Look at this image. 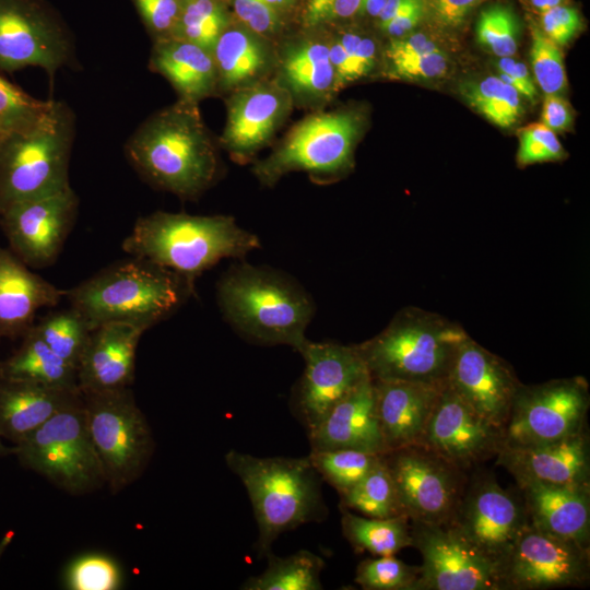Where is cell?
<instances>
[{
  "mask_svg": "<svg viewBox=\"0 0 590 590\" xmlns=\"http://www.w3.org/2000/svg\"><path fill=\"white\" fill-rule=\"evenodd\" d=\"M359 7L361 0H307L303 23L308 28H318L353 16Z\"/></svg>",
  "mask_w": 590,
  "mask_h": 590,
  "instance_id": "49",
  "label": "cell"
},
{
  "mask_svg": "<svg viewBox=\"0 0 590 590\" xmlns=\"http://www.w3.org/2000/svg\"><path fill=\"white\" fill-rule=\"evenodd\" d=\"M225 462L244 484L258 526L257 553L264 557L285 531L327 517L321 477L308 456L261 458L229 450Z\"/></svg>",
  "mask_w": 590,
  "mask_h": 590,
  "instance_id": "4",
  "label": "cell"
},
{
  "mask_svg": "<svg viewBox=\"0 0 590 590\" xmlns=\"http://www.w3.org/2000/svg\"><path fill=\"white\" fill-rule=\"evenodd\" d=\"M380 455L352 449L310 451L308 458L319 476L340 494L357 484Z\"/></svg>",
  "mask_w": 590,
  "mask_h": 590,
  "instance_id": "39",
  "label": "cell"
},
{
  "mask_svg": "<svg viewBox=\"0 0 590 590\" xmlns=\"http://www.w3.org/2000/svg\"><path fill=\"white\" fill-rule=\"evenodd\" d=\"M497 565L528 523L521 493L500 486L489 473L469 479L447 521Z\"/></svg>",
  "mask_w": 590,
  "mask_h": 590,
  "instance_id": "15",
  "label": "cell"
},
{
  "mask_svg": "<svg viewBox=\"0 0 590 590\" xmlns=\"http://www.w3.org/2000/svg\"><path fill=\"white\" fill-rule=\"evenodd\" d=\"M87 429L106 485L117 494L145 471L154 438L131 389L82 393Z\"/></svg>",
  "mask_w": 590,
  "mask_h": 590,
  "instance_id": "10",
  "label": "cell"
},
{
  "mask_svg": "<svg viewBox=\"0 0 590 590\" xmlns=\"http://www.w3.org/2000/svg\"><path fill=\"white\" fill-rule=\"evenodd\" d=\"M51 102L28 95L0 75V138L35 125L48 111Z\"/></svg>",
  "mask_w": 590,
  "mask_h": 590,
  "instance_id": "41",
  "label": "cell"
},
{
  "mask_svg": "<svg viewBox=\"0 0 590 590\" xmlns=\"http://www.w3.org/2000/svg\"><path fill=\"white\" fill-rule=\"evenodd\" d=\"M342 509L371 518L405 516L394 483L381 458L352 488L340 494Z\"/></svg>",
  "mask_w": 590,
  "mask_h": 590,
  "instance_id": "35",
  "label": "cell"
},
{
  "mask_svg": "<svg viewBox=\"0 0 590 590\" xmlns=\"http://www.w3.org/2000/svg\"><path fill=\"white\" fill-rule=\"evenodd\" d=\"M217 91L232 92L269 79L276 68L278 50L271 40L243 25L228 26L212 52Z\"/></svg>",
  "mask_w": 590,
  "mask_h": 590,
  "instance_id": "30",
  "label": "cell"
},
{
  "mask_svg": "<svg viewBox=\"0 0 590 590\" xmlns=\"http://www.w3.org/2000/svg\"><path fill=\"white\" fill-rule=\"evenodd\" d=\"M589 551L528 521L498 564L500 590L585 587L590 577Z\"/></svg>",
  "mask_w": 590,
  "mask_h": 590,
  "instance_id": "13",
  "label": "cell"
},
{
  "mask_svg": "<svg viewBox=\"0 0 590 590\" xmlns=\"http://www.w3.org/2000/svg\"><path fill=\"white\" fill-rule=\"evenodd\" d=\"M376 411L387 451L417 445L446 384L373 379Z\"/></svg>",
  "mask_w": 590,
  "mask_h": 590,
  "instance_id": "24",
  "label": "cell"
},
{
  "mask_svg": "<svg viewBox=\"0 0 590 590\" xmlns=\"http://www.w3.org/2000/svg\"><path fill=\"white\" fill-rule=\"evenodd\" d=\"M462 93L473 108L502 128H509L521 115L519 93L499 76L470 83Z\"/></svg>",
  "mask_w": 590,
  "mask_h": 590,
  "instance_id": "38",
  "label": "cell"
},
{
  "mask_svg": "<svg viewBox=\"0 0 590 590\" xmlns=\"http://www.w3.org/2000/svg\"><path fill=\"white\" fill-rule=\"evenodd\" d=\"M587 430L540 445L503 447L496 463L524 483L590 484V447Z\"/></svg>",
  "mask_w": 590,
  "mask_h": 590,
  "instance_id": "22",
  "label": "cell"
},
{
  "mask_svg": "<svg viewBox=\"0 0 590 590\" xmlns=\"http://www.w3.org/2000/svg\"><path fill=\"white\" fill-rule=\"evenodd\" d=\"M13 447L23 467L71 495L106 484L87 429L82 393Z\"/></svg>",
  "mask_w": 590,
  "mask_h": 590,
  "instance_id": "8",
  "label": "cell"
},
{
  "mask_svg": "<svg viewBox=\"0 0 590 590\" xmlns=\"http://www.w3.org/2000/svg\"><path fill=\"white\" fill-rule=\"evenodd\" d=\"M219 307L245 340L261 345H288L297 352L307 342L306 329L315 304L293 278L269 267L240 262L220 279Z\"/></svg>",
  "mask_w": 590,
  "mask_h": 590,
  "instance_id": "2",
  "label": "cell"
},
{
  "mask_svg": "<svg viewBox=\"0 0 590 590\" xmlns=\"http://www.w3.org/2000/svg\"><path fill=\"white\" fill-rule=\"evenodd\" d=\"M232 5L240 25L269 40L283 30V13L260 0H232Z\"/></svg>",
  "mask_w": 590,
  "mask_h": 590,
  "instance_id": "46",
  "label": "cell"
},
{
  "mask_svg": "<svg viewBox=\"0 0 590 590\" xmlns=\"http://www.w3.org/2000/svg\"><path fill=\"white\" fill-rule=\"evenodd\" d=\"M341 528L344 538L357 553L388 556L412 546L411 521L403 515L371 518L343 509Z\"/></svg>",
  "mask_w": 590,
  "mask_h": 590,
  "instance_id": "33",
  "label": "cell"
},
{
  "mask_svg": "<svg viewBox=\"0 0 590 590\" xmlns=\"http://www.w3.org/2000/svg\"><path fill=\"white\" fill-rule=\"evenodd\" d=\"M542 123L554 132L569 128L571 114L567 103L556 94H546L543 104Z\"/></svg>",
  "mask_w": 590,
  "mask_h": 590,
  "instance_id": "56",
  "label": "cell"
},
{
  "mask_svg": "<svg viewBox=\"0 0 590 590\" xmlns=\"http://www.w3.org/2000/svg\"><path fill=\"white\" fill-rule=\"evenodd\" d=\"M64 292L32 272L13 251L0 247V337L23 335L36 312L59 303Z\"/></svg>",
  "mask_w": 590,
  "mask_h": 590,
  "instance_id": "27",
  "label": "cell"
},
{
  "mask_svg": "<svg viewBox=\"0 0 590 590\" xmlns=\"http://www.w3.org/2000/svg\"><path fill=\"white\" fill-rule=\"evenodd\" d=\"M268 566L258 576L249 577L241 586L244 590H320L323 558L300 550L285 557L267 555Z\"/></svg>",
  "mask_w": 590,
  "mask_h": 590,
  "instance_id": "34",
  "label": "cell"
},
{
  "mask_svg": "<svg viewBox=\"0 0 590 590\" xmlns=\"http://www.w3.org/2000/svg\"><path fill=\"white\" fill-rule=\"evenodd\" d=\"M14 534H15L14 531L10 530L0 540V558L2 557L4 552L7 551V548L11 544V542L13 541Z\"/></svg>",
  "mask_w": 590,
  "mask_h": 590,
  "instance_id": "60",
  "label": "cell"
},
{
  "mask_svg": "<svg viewBox=\"0 0 590 590\" xmlns=\"http://www.w3.org/2000/svg\"><path fill=\"white\" fill-rule=\"evenodd\" d=\"M413 0H386V3L377 16L379 20V24H382L390 19H392L396 14H398L403 8H405L408 4H410Z\"/></svg>",
  "mask_w": 590,
  "mask_h": 590,
  "instance_id": "57",
  "label": "cell"
},
{
  "mask_svg": "<svg viewBox=\"0 0 590 590\" xmlns=\"http://www.w3.org/2000/svg\"><path fill=\"white\" fill-rule=\"evenodd\" d=\"M518 22L514 12L504 5L484 10L476 26L477 39L498 57H511L518 48Z\"/></svg>",
  "mask_w": 590,
  "mask_h": 590,
  "instance_id": "43",
  "label": "cell"
},
{
  "mask_svg": "<svg viewBox=\"0 0 590 590\" xmlns=\"http://www.w3.org/2000/svg\"><path fill=\"white\" fill-rule=\"evenodd\" d=\"M80 396V390L0 379V436L21 442Z\"/></svg>",
  "mask_w": 590,
  "mask_h": 590,
  "instance_id": "29",
  "label": "cell"
},
{
  "mask_svg": "<svg viewBox=\"0 0 590 590\" xmlns=\"http://www.w3.org/2000/svg\"><path fill=\"white\" fill-rule=\"evenodd\" d=\"M0 379L25 380L54 388L80 390L76 368L59 357L33 326L23 334L21 346L1 362Z\"/></svg>",
  "mask_w": 590,
  "mask_h": 590,
  "instance_id": "32",
  "label": "cell"
},
{
  "mask_svg": "<svg viewBox=\"0 0 590 590\" xmlns=\"http://www.w3.org/2000/svg\"><path fill=\"white\" fill-rule=\"evenodd\" d=\"M420 566L408 565L393 555L361 562L355 582L365 590H413Z\"/></svg>",
  "mask_w": 590,
  "mask_h": 590,
  "instance_id": "42",
  "label": "cell"
},
{
  "mask_svg": "<svg viewBox=\"0 0 590 590\" xmlns=\"http://www.w3.org/2000/svg\"><path fill=\"white\" fill-rule=\"evenodd\" d=\"M11 453H14V447L4 446L2 441V437L0 436V458L5 457Z\"/></svg>",
  "mask_w": 590,
  "mask_h": 590,
  "instance_id": "61",
  "label": "cell"
},
{
  "mask_svg": "<svg viewBox=\"0 0 590 590\" xmlns=\"http://www.w3.org/2000/svg\"><path fill=\"white\" fill-rule=\"evenodd\" d=\"M385 3L386 0H361L358 13H366L371 16H378Z\"/></svg>",
  "mask_w": 590,
  "mask_h": 590,
  "instance_id": "58",
  "label": "cell"
},
{
  "mask_svg": "<svg viewBox=\"0 0 590 590\" xmlns=\"http://www.w3.org/2000/svg\"><path fill=\"white\" fill-rule=\"evenodd\" d=\"M362 116L354 109L319 111L297 122L252 173L266 186H273L291 172H306L312 178L329 179L352 165L354 146L362 130Z\"/></svg>",
  "mask_w": 590,
  "mask_h": 590,
  "instance_id": "9",
  "label": "cell"
},
{
  "mask_svg": "<svg viewBox=\"0 0 590 590\" xmlns=\"http://www.w3.org/2000/svg\"><path fill=\"white\" fill-rule=\"evenodd\" d=\"M307 436L310 451L352 449L374 455L387 452L371 377L342 399Z\"/></svg>",
  "mask_w": 590,
  "mask_h": 590,
  "instance_id": "25",
  "label": "cell"
},
{
  "mask_svg": "<svg viewBox=\"0 0 590 590\" xmlns=\"http://www.w3.org/2000/svg\"><path fill=\"white\" fill-rule=\"evenodd\" d=\"M403 514L411 521L447 522L468 482L465 471L422 445L381 455Z\"/></svg>",
  "mask_w": 590,
  "mask_h": 590,
  "instance_id": "12",
  "label": "cell"
},
{
  "mask_svg": "<svg viewBox=\"0 0 590 590\" xmlns=\"http://www.w3.org/2000/svg\"><path fill=\"white\" fill-rule=\"evenodd\" d=\"M74 116L54 101L32 127L0 138V213L10 204L69 186Z\"/></svg>",
  "mask_w": 590,
  "mask_h": 590,
  "instance_id": "7",
  "label": "cell"
},
{
  "mask_svg": "<svg viewBox=\"0 0 590 590\" xmlns=\"http://www.w3.org/2000/svg\"><path fill=\"white\" fill-rule=\"evenodd\" d=\"M145 330L118 321L94 328L78 365L81 393L128 388L134 379L137 347Z\"/></svg>",
  "mask_w": 590,
  "mask_h": 590,
  "instance_id": "23",
  "label": "cell"
},
{
  "mask_svg": "<svg viewBox=\"0 0 590 590\" xmlns=\"http://www.w3.org/2000/svg\"><path fill=\"white\" fill-rule=\"evenodd\" d=\"M390 73L402 79H432L447 70V57L440 50L389 62Z\"/></svg>",
  "mask_w": 590,
  "mask_h": 590,
  "instance_id": "50",
  "label": "cell"
},
{
  "mask_svg": "<svg viewBox=\"0 0 590 590\" xmlns=\"http://www.w3.org/2000/svg\"><path fill=\"white\" fill-rule=\"evenodd\" d=\"M192 287L176 273L134 258L64 292L91 329L107 322L152 327L170 315Z\"/></svg>",
  "mask_w": 590,
  "mask_h": 590,
  "instance_id": "5",
  "label": "cell"
},
{
  "mask_svg": "<svg viewBox=\"0 0 590 590\" xmlns=\"http://www.w3.org/2000/svg\"><path fill=\"white\" fill-rule=\"evenodd\" d=\"M63 582L70 590H117L122 586L123 575L118 563L111 557L88 553L68 565Z\"/></svg>",
  "mask_w": 590,
  "mask_h": 590,
  "instance_id": "40",
  "label": "cell"
},
{
  "mask_svg": "<svg viewBox=\"0 0 590 590\" xmlns=\"http://www.w3.org/2000/svg\"><path fill=\"white\" fill-rule=\"evenodd\" d=\"M503 440V429L482 418L446 382L418 445L467 471L496 457Z\"/></svg>",
  "mask_w": 590,
  "mask_h": 590,
  "instance_id": "19",
  "label": "cell"
},
{
  "mask_svg": "<svg viewBox=\"0 0 590 590\" xmlns=\"http://www.w3.org/2000/svg\"><path fill=\"white\" fill-rule=\"evenodd\" d=\"M446 382L482 418L503 430L522 385L507 362L470 337L456 351Z\"/></svg>",
  "mask_w": 590,
  "mask_h": 590,
  "instance_id": "20",
  "label": "cell"
},
{
  "mask_svg": "<svg viewBox=\"0 0 590 590\" xmlns=\"http://www.w3.org/2000/svg\"><path fill=\"white\" fill-rule=\"evenodd\" d=\"M232 19L221 0H180L179 16L170 37L193 43L209 52Z\"/></svg>",
  "mask_w": 590,
  "mask_h": 590,
  "instance_id": "36",
  "label": "cell"
},
{
  "mask_svg": "<svg viewBox=\"0 0 590 590\" xmlns=\"http://www.w3.org/2000/svg\"><path fill=\"white\" fill-rule=\"evenodd\" d=\"M499 70V78L516 90L519 95H522L530 99L535 101L536 90L533 80L527 69V67L510 57L500 58L496 63Z\"/></svg>",
  "mask_w": 590,
  "mask_h": 590,
  "instance_id": "52",
  "label": "cell"
},
{
  "mask_svg": "<svg viewBox=\"0 0 590 590\" xmlns=\"http://www.w3.org/2000/svg\"><path fill=\"white\" fill-rule=\"evenodd\" d=\"M293 103L290 92L276 79L232 91L226 102L222 146L237 162L250 160L270 142Z\"/></svg>",
  "mask_w": 590,
  "mask_h": 590,
  "instance_id": "21",
  "label": "cell"
},
{
  "mask_svg": "<svg viewBox=\"0 0 590 590\" xmlns=\"http://www.w3.org/2000/svg\"><path fill=\"white\" fill-rule=\"evenodd\" d=\"M126 155L148 182L182 199L201 194L219 172L216 146L198 103L179 98L135 129Z\"/></svg>",
  "mask_w": 590,
  "mask_h": 590,
  "instance_id": "1",
  "label": "cell"
},
{
  "mask_svg": "<svg viewBox=\"0 0 590 590\" xmlns=\"http://www.w3.org/2000/svg\"><path fill=\"white\" fill-rule=\"evenodd\" d=\"M149 67L172 84L179 99L199 104L217 92L212 54L188 40L177 37L154 40Z\"/></svg>",
  "mask_w": 590,
  "mask_h": 590,
  "instance_id": "31",
  "label": "cell"
},
{
  "mask_svg": "<svg viewBox=\"0 0 590 590\" xmlns=\"http://www.w3.org/2000/svg\"><path fill=\"white\" fill-rule=\"evenodd\" d=\"M68 32L39 0H0V70L43 68L52 81L70 63Z\"/></svg>",
  "mask_w": 590,
  "mask_h": 590,
  "instance_id": "16",
  "label": "cell"
},
{
  "mask_svg": "<svg viewBox=\"0 0 590 590\" xmlns=\"http://www.w3.org/2000/svg\"><path fill=\"white\" fill-rule=\"evenodd\" d=\"M341 49L350 81L367 75L376 61V45L369 37L346 32L332 37Z\"/></svg>",
  "mask_w": 590,
  "mask_h": 590,
  "instance_id": "47",
  "label": "cell"
},
{
  "mask_svg": "<svg viewBox=\"0 0 590 590\" xmlns=\"http://www.w3.org/2000/svg\"><path fill=\"white\" fill-rule=\"evenodd\" d=\"M465 330L435 312L406 307L374 338L355 344L371 379L442 382Z\"/></svg>",
  "mask_w": 590,
  "mask_h": 590,
  "instance_id": "6",
  "label": "cell"
},
{
  "mask_svg": "<svg viewBox=\"0 0 590 590\" xmlns=\"http://www.w3.org/2000/svg\"><path fill=\"white\" fill-rule=\"evenodd\" d=\"M479 0H430L435 21L445 27H457L467 19Z\"/></svg>",
  "mask_w": 590,
  "mask_h": 590,
  "instance_id": "53",
  "label": "cell"
},
{
  "mask_svg": "<svg viewBox=\"0 0 590 590\" xmlns=\"http://www.w3.org/2000/svg\"><path fill=\"white\" fill-rule=\"evenodd\" d=\"M411 536L423 558L413 590H500L497 565L449 522L411 521Z\"/></svg>",
  "mask_w": 590,
  "mask_h": 590,
  "instance_id": "14",
  "label": "cell"
},
{
  "mask_svg": "<svg viewBox=\"0 0 590 590\" xmlns=\"http://www.w3.org/2000/svg\"><path fill=\"white\" fill-rule=\"evenodd\" d=\"M439 50L426 36L414 34L404 38H394L386 49L389 62Z\"/></svg>",
  "mask_w": 590,
  "mask_h": 590,
  "instance_id": "54",
  "label": "cell"
},
{
  "mask_svg": "<svg viewBox=\"0 0 590 590\" xmlns=\"http://www.w3.org/2000/svg\"><path fill=\"white\" fill-rule=\"evenodd\" d=\"M543 33L556 45L567 44L581 28V20L576 9L557 5L541 12Z\"/></svg>",
  "mask_w": 590,
  "mask_h": 590,
  "instance_id": "51",
  "label": "cell"
},
{
  "mask_svg": "<svg viewBox=\"0 0 590 590\" xmlns=\"http://www.w3.org/2000/svg\"><path fill=\"white\" fill-rule=\"evenodd\" d=\"M33 328L59 357L78 371L92 329L76 309L70 307L52 311Z\"/></svg>",
  "mask_w": 590,
  "mask_h": 590,
  "instance_id": "37",
  "label": "cell"
},
{
  "mask_svg": "<svg viewBox=\"0 0 590 590\" xmlns=\"http://www.w3.org/2000/svg\"><path fill=\"white\" fill-rule=\"evenodd\" d=\"M546 1V10L548 9H552V8H555L557 5H560V3L564 1V0H545Z\"/></svg>",
  "mask_w": 590,
  "mask_h": 590,
  "instance_id": "62",
  "label": "cell"
},
{
  "mask_svg": "<svg viewBox=\"0 0 590 590\" xmlns=\"http://www.w3.org/2000/svg\"><path fill=\"white\" fill-rule=\"evenodd\" d=\"M79 200L69 185L54 193L19 201L0 213L11 250L27 266L50 264L70 233Z\"/></svg>",
  "mask_w": 590,
  "mask_h": 590,
  "instance_id": "18",
  "label": "cell"
},
{
  "mask_svg": "<svg viewBox=\"0 0 590 590\" xmlns=\"http://www.w3.org/2000/svg\"><path fill=\"white\" fill-rule=\"evenodd\" d=\"M530 59L533 74L545 94H556L566 85L563 54L540 28L531 26Z\"/></svg>",
  "mask_w": 590,
  "mask_h": 590,
  "instance_id": "44",
  "label": "cell"
},
{
  "mask_svg": "<svg viewBox=\"0 0 590 590\" xmlns=\"http://www.w3.org/2000/svg\"><path fill=\"white\" fill-rule=\"evenodd\" d=\"M565 156L564 149L555 135L542 122L533 123L520 132V145L517 154L522 166L559 161Z\"/></svg>",
  "mask_w": 590,
  "mask_h": 590,
  "instance_id": "45",
  "label": "cell"
},
{
  "mask_svg": "<svg viewBox=\"0 0 590 590\" xmlns=\"http://www.w3.org/2000/svg\"><path fill=\"white\" fill-rule=\"evenodd\" d=\"M276 81L293 101L321 105L335 93V74L328 40L318 35H300L285 42L278 51Z\"/></svg>",
  "mask_w": 590,
  "mask_h": 590,
  "instance_id": "28",
  "label": "cell"
},
{
  "mask_svg": "<svg viewBox=\"0 0 590 590\" xmlns=\"http://www.w3.org/2000/svg\"><path fill=\"white\" fill-rule=\"evenodd\" d=\"M299 353L305 367L291 404L308 434L370 375L355 345L307 340Z\"/></svg>",
  "mask_w": 590,
  "mask_h": 590,
  "instance_id": "17",
  "label": "cell"
},
{
  "mask_svg": "<svg viewBox=\"0 0 590 590\" xmlns=\"http://www.w3.org/2000/svg\"><path fill=\"white\" fill-rule=\"evenodd\" d=\"M425 12L424 0H413L389 21L379 24L382 32L397 38L413 30Z\"/></svg>",
  "mask_w": 590,
  "mask_h": 590,
  "instance_id": "55",
  "label": "cell"
},
{
  "mask_svg": "<svg viewBox=\"0 0 590 590\" xmlns=\"http://www.w3.org/2000/svg\"><path fill=\"white\" fill-rule=\"evenodd\" d=\"M260 246L233 216L163 211L140 217L122 243L129 255L176 273L191 287L222 259H241Z\"/></svg>",
  "mask_w": 590,
  "mask_h": 590,
  "instance_id": "3",
  "label": "cell"
},
{
  "mask_svg": "<svg viewBox=\"0 0 590 590\" xmlns=\"http://www.w3.org/2000/svg\"><path fill=\"white\" fill-rule=\"evenodd\" d=\"M518 488L533 527L590 547V484L524 483Z\"/></svg>",
  "mask_w": 590,
  "mask_h": 590,
  "instance_id": "26",
  "label": "cell"
},
{
  "mask_svg": "<svg viewBox=\"0 0 590 590\" xmlns=\"http://www.w3.org/2000/svg\"><path fill=\"white\" fill-rule=\"evenodd\" d=\"M589 405V385L582 376L522 384L503 430V447L540 445L578 434L586 429Z\"/></svg>",
  "mask_w": 590,
  "mask_h": 590,
  "instance_id": "11",
  "label": "cell"
},
{
  "mask_svg": "<svg viewBox=\"0 0 590 590\" xmlns=\"http://www.w3.org/2000/svg\"><path fill=\"white\" fill-rule=\"evenodd\" d=\"M260 1L274 8L275 10L280 11L283 14L290 11L296 2V0H260Z\"/></svg>",
  "mask_w": 590,
  "mask_h": 590,
  "instance_id": "59",
  "label": "cell"
},
{
  "mask_svg": "<svg viewBox=\"0 0 590 590\" xmlns=\"http://www.w3.org/2000/svg\"><path fill=\"white\" fill-rule=\"evenodd\" d=\"M134 4L154 40L172 36L179 16L180 0H134Z\"/></svg>",
  "mask_w": 590,
  "mask_h": 590,
  "instance_id": "48",
  "label": "cell"
},
{
  "mask_svg": "<svg viewBox=\"0 0 590 590\" xmlns=\"http://www.w3.org/2000/svg\"><path fill=\"white\" fill-rule=\"evenodd\" d=\"M0 339H1V337H0ZM0 364H1V361H0Z\"/></svg>",
  "mask_w": 590,
  "mask_h": 590,
  "instance_id": "63",
  "label": "cell"
}]
</instances>
